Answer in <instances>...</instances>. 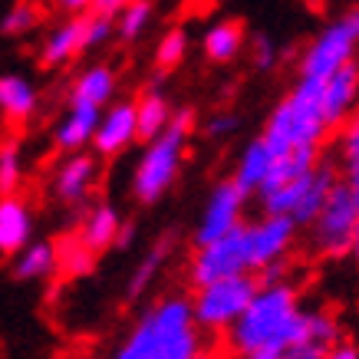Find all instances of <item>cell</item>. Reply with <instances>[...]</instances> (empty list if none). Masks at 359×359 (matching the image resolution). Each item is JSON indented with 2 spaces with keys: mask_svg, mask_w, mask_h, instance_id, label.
<instances>
[{
  "mask_svg": "<svg viewBox=\"0 0 359 359\" xmlns=\"http://www.w3.org/2000/svg\"><path fill=\"white\" fill-rule=\"evenodd\" d=\"M250 60H254L257 69H271V66L277 63V43H273L271 36L257 33V36L250 40Z\"/></svg>",
  "mask_w": 359,
  "mask_h": 359,
  "instance_id": "cell-33",
  "label": "cell"
},
{
  "mask_svg": "<svg viewBox=\"0 0 359 359\" xmlns=\"http://www.w3.org/2000/svg\"><path fill=\"white\" fill-rule=\"evenodd\" d=\"M359 221V191L349 182L339 178L337 188L330 191L327 205L320 208V215L310 224V250L316 257H346L353 248V234H356Z\"/></svg>",
  "mask_w": 359,
  "mask_h": 359,
  "instance_id": "cell-7",
  "label": "cell"
},
{
  "mask_svg": "<svg viewBox=\"0 0 359 359\" xmlns=\"http://www.w3.org/2000/svg\"><path fill=\"white\" fill-rule=\"evenodd\" d=\"M349 63H359V7L333 17L304 46V53H300V76L327 79Z\"/></svg>",
  "mask_w": 359,
  "mask_h": 359,
  "instance_id": "cell-6",
  "label": "cell"
},
{
  "mask_svg": "<svg viewBox=\"0 0 359 359\" xmlns=\"http://www.w3.org/2000/svg\"><path fill=\"white\" fill-rule=\"evenodd\" d=\"M234 129H238V116H231V112H218L215 119L208 122V135L211 139H228Z\"/></svg>",
  "mask_w": 359,
  "mask_h": 359,
  "instance_id": "cell-34",
  "label": "cell"
},
{
  "mask_svg": "<svg viewBox=\"0 0 359 359\" xmlns=\"http://www.w3.org/2000/svg\"><path fill=\"white\" fill-rule=\"evenodd\" d=\"M195 306L185 297H162L132 323L112 359H195L201 353Z\"/></svg>",
  "mask_w": 359,
  "mask_h": 359,
  "instance_id": "cell-2",
  "label": "cell"
},
{
  "mask_svg": "<svg viewBox=\"0 0 359 359\" xmlns=\"http://www.w3.org/2000/svg\"><path fill=\"white\" fill-rule=\"evenodd\" d=\"M93 264H96V250L86 248L79 238L66 241L63 248H60V271L66 277H86L93 271Z\"/></svg>",
  "mask_w": 359,
  "mask_h": 359,
  "instance_id": "cell-30",
  "label": "cell"
},
{
  "mask_svg": "<svg viewBox=\"0 0 359 359\" xmlns=\"http://www.w3.org/2000/svg\"><path fill=\"white\" fill-rule=\"evenodd\" d=\"M116 86H119V79L112 73V66L93 63L73 79V86H69V102H83V106L106 109V106H112V99H116Z\"/></svg>",
  "mask_w": 359,
  "mask_h": 359,
  "instance_id": "cell-20",
  "label": "cell"
},
{
  "mask_svg": "<svg viewBox=\"0 0 359 359\" xmlns=\"http://www.w3.org/2000/svg\"><path fill=\"white\" fill-rule=\"evenodd\" d=\"M135 139H142L135 102H112V106H106V109H102V119H99V126H96V135H93L96 155L112 158V155L126 152Z\"/></svg>",
  "mask_w": 359,
  "mask_h": 359,
  "instance_id": "cell-13",
  "label": "cell"
},
{
  "mask_svg": "<svg viewBox=\"0 0 359 359\" xmlns=\"http://www.w3.org/2000/svg\"><path fill=\"white\" fill-rule=\"evenodd\" d=\"M76 238L86 244V248H93L99 254V250L112 248L119 238H126V231H122V218L119 211L112 205H93L83 215V221H79V231Z\"/></svg>",
  "mask_w": 359,
  "mask_h": 359,
  "instance_id": "cell-21",
  "label": "cell"
},
{
  "mask_svg": "<svg viewBox=\"0 0 359 359\" xmlns=\"http://www.w3.org/2000/svg\"><path fill=\"white\" fill-rule=\"evenodd\" d=\"M337 162L343 182L359 191V109L337 129Z\"/></svg>",
  "mask_w": 359,
  "mask_h": 359,
  "instance_id": "cell-26",
  "label": "cell"
},
{
  "mask_svg": "<svg viewBox=\"0 0 359 359\" xmlns=\"http://www.w3.org/2000/svg\"><path fill=\"white\" fill-rule=\"evenodd\" d=\"M195 359H234L231 353H198Z\"/></svg>",
  "mask_w": 359,
  "mask_h": 359,
  "instance_id": "cell-39",
  "label": "cell"
},
{
  "mask_svg": "<svg viewBox=\"0 0 359 359\" xmlns=\"http://www.w3.org/2000/svg\"><path fill=\"white\" fill-rule=\"evenodd\" d=\"M60 267V250L50 241H30L13 254V277L17 280H43Z\"/></svg>",
  "mask_w": 359,
  "mask_h": 359,
  "instance_id": "cell-22",
  "label": "cell"
},
{
  "mask_svg": "<svg viewBox=\"0 0 359 359\" xmlns=\"http://www.w3.org/2000/svg\"><path fill=\"white\" fill-rule=\"evenodd\" d=\"M273 165H277V152L264 142V135H257V139H250L248 145L241 149L231 178H234L248 195H261L264 188H267V182H271Z\"/></svg>",
  "mask_w": 359,
  "mask_h": 359,
  "instance_id": "cell-16",
  "label": "cell"
},
{
  "mask_svg": "<svg viewBox=\"0 0 359 359\" xmlns=\"http://www.w3.org/2000/svg\"><path fill=\"white\" fill-rule=\"evenodd\" d=\"M152 20H155L152 0H135V4H129V7L116 17V36L126 40V43H135V40H142V36L149 33Z\"/></svg>",
  "mask_w": 359,
  "mask_h": 359,
  "instance_id": "cell-27",
  "label": "cell"
},
{
  "mask_svg": "<svg viewBox=\"0 0 359 359\" xmlns=\"http://www.w3.org/2000/svg\"><path fill=\"white\" fill-rule=\"evenodd\" d=\"M89 50V13L86 17H69V20L56 23L53 30L43 36L40 43V63L56 69L66 66L69 60H76L79 53Z\"/></svg>",
  "mask_w": 359,
  "mask_h": 359,
  "instance_id": "cell-14",
  "label": "cell"
},
{
  "mask_svg": "<svg viewBox=\"0 0 359 359\" xmlns=\"http://www.w3.org/2000/svg\"><path fill=\"white\" fill-rule=\"evenodd\" d=\"M36 4H40V0H36Z\"/></svg>",
  "mask_w": 359,
  "mask_h": 359,
  "instance_id": "cell-41",
  "label": "cell"
},
{
  "mask_svg": "<svg viewBox=\"0 0 359 359\" xmlns=\"http://www.w3.org/2000/svg\"><path fill=\"white\" fill-rule=\"evenodd\" d=\"M330 132H333V126H330L327 109H323L320 79L297 76V86L273 106L261 135L277 155H290L320 152Z\"/></svg>",
  "mask_w": 359,
  "mask_h": 359,
  "instance_id": "cell-3",
  "label": "cell"
},
{
  "mask_svg": "<svg viewBox=\"0 0 359 359\" xmlns=\"http://www.w3.org/2000/svg\"><path fill=\"white\" fill-rule=\"evenodd\" d=\"M188 135H191V112H175L172 126L145 142L135 172H132V195L142 205H152L175 185V178L185 165Z\"/></svg>",
  "mask_w": 359,
  "mask_h": 359,
  "instance_id": "cell-4",
  "label": "cell"
},
{
  "mask_svg": "<svg viewBox=\"0 0 359 359\" xmlns=\"http://www.w3.org/2000/svg\"><path fill=\"white\" fill-rule=\"evenodd\" d=\"M337 172L330 165H316L310 172L297 175V178H287L280 185L267 188L261 195V205L267 215H283V218L297 221L300 228H310L313 218L320 215V208L327 205L330 191L337 188Z\"/></svg>",
  "mask_w": 359,
  "mask_h": 359,
  "instance_id": "cell-5",
  "label": "cell"
},
{
  "mask_svg": "<svg viewBox=\"0 0 359 359\" xmlns=\"http://www.w3.org/2000/svg\"><path fill=\"white\" fill-rule=\"evenodd\" d=\"M99 119H102V109H96V106L66 102L63 119L56 122V129H53L56 149H60V152H83L86 145H93Z\"/></svg>",
  "mask_w": 359,
  "mask_h": 359,
  "instance_id": "cell-17",
  "label": "cell"
},
{
  "mask_svg": "<svg viewBox=\"0 0 359 359\" xmlns=\"http://www.w3.org/2000/svg\"><path fill=\"white\" fill-rule=\"evenodd\" d=\"M297 221L283 218V215H267L264 211L257 221L248 224V241H250V261L254 271H261L267 280H277L280 264L287 261V254L297 244Z\"/></svg>",
  "mask_w": 359,
  "mask_h": 359,
  "instance_id": "cell-10",
  "label": "cell"
},
{
  "mask_svg": "<svg viewBox=\"0 0 359 359\" xmlns=\"http://www.w3.org/2000/svg\"><path fill=\"white\" fill-rule=\"evenodd\" d=\"M33 238V208L20 195H4L0 201V250L13 257Z\"/></svg>",
  "mask_w": 359,
  "mask_h": 359,
  "instance_id": "cell-18",
  "label": "cell"
},
{
  "mask_svg": "<svg viewBox=\"0 0 359 359\" xmlns=\"http://www.w3.org/2000/svg\"><path fill=\"white\" fill-rule=\"evenodd\" d=\"M320 93H323V109H327L330 126L339 129L359 109V63H349L333 76L320 79Z\"/></svg>",
  "mask_w": 359,
  "mask_h": 359,
  "instance_id": "cell-15",
  "label": "cell"
},
{
  "mask_svg": "<svg viewBox=\"0 0 359 359\" xmlns=\"http://www.w3.org/2000/svg\"><path fill=\"white\" fill-rule=\"evenodd\" d=\"M241 273H254V261H250V241H248V224L238 231H231L218 241L208 244H195V257L188 264V280L195 287L215 280H228V277H241Z\"/></svg>",
  "mask_w": 359,
  "mask_h": 359,
  "instance_id": "cell-9",
  "label": "cell"
},
{
  "mask_svg": "<svg viewBox=\"0 0 359 359\" xmlns=\"http://www.w3.org/2000/svg\"><path fill=\"white\" fill-rule=\"evenodd\" d=\"M135 109H139V132L145 142L155 139V135H162L175 119L172 102H168V96H165L162 89H145V93L135 99Z\"/></svg>",
  "mask_w": 359,
  "mask_h": 359,
  "instance_id": "cell-24",
  "label": "cell"
},
{
  "mask_svg": "<svg viewBox=\"0 0 359 359\" xmlns=\"http://www.w3.org/2000/svg\"><path fill=\"white\" fill-rule=\"evenodd\" d=\"M23 182V152L17 142H4L0 145V191L4 195H17Z\"/></svg>",
  "mask_w": 359,
  "mask_h": 359,
  "instance_id": "cell-31",
  "label": "cell"
},
{
  "mask_svg": "<svg viewBox=\"0 0 359 359\" xmlns=\"http://www.w3.org/2000/svg\"><path fill=\"white\" fill-rule=\"evenodd\" d=\"M261 290V280L254 273H241L228 280H215L205 287H195L191 306H195V320L205 333H228L238 323L250 300Z\"/></svg>",
  "mask_w": 359,
  "mask_h": 359,
  "instance_id": "cell-8",
  "label": "cell"
},
{
  "mask_svg": "<svg viewBox=\"0 0 359 359\" xmlns=\"http://www.w3.org/2000/svg\"><path fill=\"white\" fill-rule=\"evenodd\" d=\"M313 310L300 304L294 283L261 280V290L250 300L238 323L224 333L234 359H290L310 333Z\"/></svg>",
  "mask_w": 359,
  "mask_h": 359,
  "instance_id": "cell-1",
  "label": "cell"
},
{
  "mask_svg": "<svg viewBox=\"0 0 359 359\" xmlns=\"http://www.w3.org/2000/svg\"><path fill=\"white\" fill-rule=\"evenodd\" d=\"M129 4H135V0H96V11L93 13H106V17H119Z\"/></svg>",
  "mask_w": 359,
  "mask_h": 359,
  "instance_id": "cell-36",
  "label": "cell"
},
{
  "mask_svg": "<svg viewBox=\"0 0 359 359\" xmlns=\"http://www.w3.org/2000/svg\"><path fill=\"white\" fill-rule=\"evenodd\" d=\"M248 191L234 182L224 178L211 188L205 208H201V218L195 228V244H208V241H218L231 231L244 228V208H248Z\"/></svg>",
  "mask_w": 359,
  "mask_h": 359,
  "instance_id": "cell-11",
  "label": "cell"
},
{
  "mask_svg": "<svg viewBox=\"0 0 359 359\" xmlns=\"http://www.w3.org/2000/svg\"><path fill=\"white\" fill-rule=\"evenodd\" d=\"M99 182V162L89 152H66L63 162L53 168L50 178V191L60 205L76 208L83 201H89L93 188Z\"/></svg>",
  "mask_w": 359,
  "mask_h": 359,
  "instance_id": "cell-12",
  "label": "cell"
},
{
  "mask_svg": "<svg viewBox=\"0 0 359 359\" xmlns=\"http://www.w3.org/2000/svg\"><path fill=\"white\" fill-rule=\"evenodd\" d=\"M36 23H40V11H36V0H20V4H13L11 11L4 13V33L7 36H27V33L36 30Z\"/></svg>",
  "mask_w": 359,
  "mask_h": 359,
  "instance_id": "cell-32",
  "label": "cell"
},
{
  "mask_svg": "<svg viewBox=\"0 0 359 359\" xmlns=\"http://www.w3.org/2000/svg\"><path fill=\"white\" fill-rule=\"evenodd\" d=\"M188 56V36L185 30H178V27H172V30H165L162 36H158V43H155V66L162 69V73H172L175 66H182Z\"/></svg>",
  "mask_w": 359,
  "mask_h": 359,
  "instance_id": "cell-29",
  "label": "cell"
},
{
  "mask_svg": "<svg viewBox=\"0 0 359 359\" xmlns=\"http://www.w3.org/2000/svg\"><path fill=\"white\" fill-rule=\"evenodd\" d=\"M323 359H359V349L353 343H337Z\"/></svg>",
  "mask_w": 359,
  "mask_h": 359,
  "instance_id": "cell-37",
  "label": "cell"
},
{
  "mask_svg": "<svg viewBox=\"0 0 359 359\" xmlns=\"http://www.w3.org/2000/svg\"><path fill=\"white\" fill-rule=\"evenodd\" d=\"M306 7H310V11H320V7H323V0H306Z\"/></svg>",
  "mask_w": 359,
  "mask_h": 359,
  "instance_id": "cell-40",
  "label": "cell"
},
{
  "mask_svg": "<svg viewBox=\"0 0 359 359\" xmlns=\"http://www.w3.org/2000/svg\"><path fill=\"white\" fill-rule=\"evenodd\" d=\"M337 343H343L339 339V323L337 316L323 313V310H313V320H310V333H306V339L297 346V353L290 359H323L330 353V349L337 346Z\"/></svg>",
  "mask_w": 359,
  "mask_h": 359,
  "instance_id": "cell-25",
  "label": "cell"
},
{
  "mask_svg": "<svg viewBox=\"0 0 359 359\" xmlns=\"http://www.w3.org/2000/svg\"><path fill=\"white\" fill-rule=\"evenodd\" d=\"M349 257L359 264V221H356V234H353V248H349Z\"/></svg>",
  "mask_w": 359,
  "mask_h": 359,
  "instance_id": "cell-38",
  "label": "cell"
},
{
  "mask_svg": "<svg viewBox=\"0 0 359 359\" xmlns=\"http://www.w3.org/2000/svg\"><path fill=\"white\" fill-rule=\"evenodd\" d=\"M40 109V93L27 76L7 73L0 76V112L11 126H27Z\"/></svg>",
  "mask_w": 359,
  "mask_h": 359,
  "instance_id": "cell-19",
  "label": "cell"
},
{
  "mask_svg": "<svg viewBox=\"0 0 359 359\" xmlns=\"http://www.w3.org/2000/svg\"><path fill=\"white\" fill-rule=\"evenodd\" d=\"M168 250H172V241L162 238V241H155L152 248L142 254V261L135 264V271H132V277H129V297H139L142 290H145V287L158 277L165 257H168Z\"/></svg>",
  "mask_w": 359,
  "mask_h": 359,
  "instance_id": "cell-28",
  "label": "cell"
},
{
  "mask_svg": "<svg viewBox=\"0 0 359 359\" xmlns=\"http://www.w3.org/2000/svg\"><path fill=\"white\" fill-rule=\"evenodd\" d=\"M201 50L211 63H231L234 56L244 50V30L234 20H218L211 23L201 36Z\"/></svg>",
  "mask_w": 359,
  "mask_h": 359,
  "instance_id": "cell-23",
  "label": "cell"
},
{
  "mask_svg": "<svg viewBox=\"0 0 359 359\" xmlns=\"http://www.w3.org/2000/svg\"><path fill=\"white\" fill-rule=\"evenodd\" d=\"M60 11L73 13V17H86V13L96 11V0H53Z\"/></svg>",
  "mask_w": 359,
  "mask_h": 359,
  "instance_id": "cell-35",
  "label": "cell"
}]
</instances>
